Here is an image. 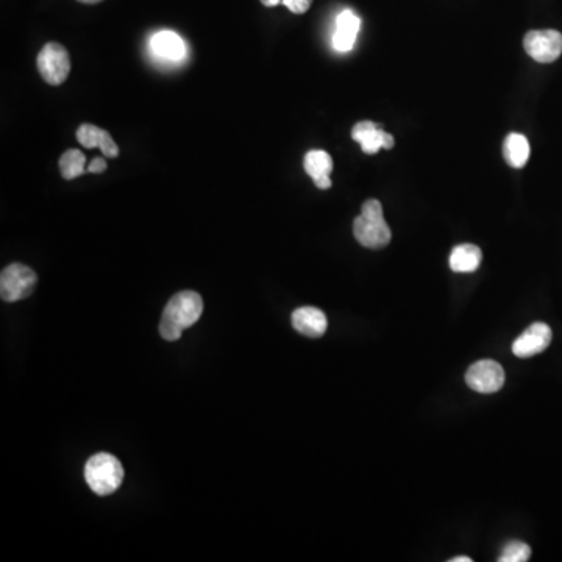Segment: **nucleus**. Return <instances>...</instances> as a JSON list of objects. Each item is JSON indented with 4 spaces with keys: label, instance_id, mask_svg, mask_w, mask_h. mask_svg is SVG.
Instances as JSON below:
<instances>
[{
    "label": "nucleus",
    "instance_id": "nucleus-5",
    "mask_svg": "<svg viewBox=\"0 0 562 562\" xmlns=\"http://www.w3.org/2000/svg\"><path fill=\"white\" fill-rule=\"evenodd\" d=\"M38 71L44 82L58 86L65 83L71 72V58L68 50L58 43H49L41 49L38 60Z\"/></svg>",
    "mask_w": 562,
    "mask_h": 562
},
{
    "label": "nucleus",
    "instance_id": "nucleus-18",
    "mask_svg": "<svg viewBox=\"0 0 562 562\" xmlns=\"http://www.w3.org/2000/svg\"><path fill=\"white\" fill-rule=\"evenodd\" d=\"M100 136H102V129L96 127V125L83 124L80 125L79 130H77V139L79 143L82 144L86 149H94V147H99Z\"/></svg>",
    "mask_w": 562,
    "mask_h": 562
},
{
    "label": "nucleus",
    "instance_id": "nucleus-16",
    "mask_svg": "<svg viewBox=\"0 0 562 562\" xmlns=\"http://www.w3.org/2000/svg\"><path fill=\"white\" fill-rule=\"evenodd\" d=\"M86 158L80 150L71 149L63 153L60 158V172L65 180H74L85 174Z\"/></svg>",
    "mask_w": 562,
    "mask_h": 562
},
{
    "label": "nucleus",
    "instance_id": "nucleus-14",
    "mask_svg": "<svg viewBox=\"0 0 562 562\" xmlns=\"http://www.w3.org/2000/svg\"><path fill=\"white\" fill-rule=\"evenodd\" d=\"M503 155H505L506 163L511 168H523L530 160V143H528V139L520 135V133H511L505 139Z\"/></svg>",
    "mask_w": 562,
    "mask_h": 562
},
{
    "label": "nucleus",
    "instance_id": "nucleus-23",
    "mask_svg": "<svg viewBox=\"0 0 562 562\" xmlns=\"http://www.w3.org/2000/svg\"><path fill=\"white\" fill-rule=\"evenodd\" d=\"M450 562H472V558H469V556H456V558L450 559Z\"/></svg>",
    "mask_w": 562,
    "mask_h": 562
},
{
    "label": "nucleus",
    "instance_id": "nucleus-3",
    "mask_svg": "<svg viewBox=\"0 0 562 562\" xmlns=\"http://www.w3.org/2000/svg\"><path fill=\"white\" fill-rule=\"evenodd\" d=\"M85 480L94 494L105 497L121 488L124 467L116 456L110 453H97L86 463Z\"/></svg>",
    "mask_w": 562,
    "mask_h": 562
},
{
    "label": "nucleus",
    "instance_id": "nucleus-13",
    "mask_svg": "<svg viewBox=\"0 0 562 562\" xmlns=\"http://www.w3.org/2000/svg\"><path fill=\"white\" fill-rule=\"evenodd\" d=\"M150 44H152L153 52L166 60L178 61L185 57V43L177 33L169 32V30H163V32L153 35Z\"/></svg>",
    "mask_w": 562,
    "mask_h": 562
},
{
    "label": "nucleus",
    "instance_id": "nucleus-8",
    "mask_svg": "<svg viewBox=\"0 0 562 562\" xmlns=\"http://www.w3.org/2000/svg\"><path fill=\"white\" fill-rule=\"evenodd\" d=\"M550 342H552V328L544 322H536L514 341L513 353L519 358H531L545 352Z\"/></svg>",
    "mask_w": 562,
    "mask_h": 562
},
{
    "label": "nucleus",
    "instance_id": "nucleus-20",
    "mask_svg": "<svg viewBox=\"0 0 562 562\" xmlns=\"http://www.w3.org/2000/svg\"><path fill=\"white\" fill-rule=\"evenodd\" d=\"M281 4L285 5L294 15H303L310 10L313 0H281Z\"/></svg>",
    "mask_w": 562,
    "mask_h": 562
},
{
    "label": "nucleus",
    "instance_id": "nucleus-12",
    "mask_svg": "<svg viewBox=\"0 0 562 562\" xmlns=\"http://www.w3.org/2000/svg\"><path fill=\"white\" fill-rule=\"evenodd\" d=\"M483 261V253L480 247L474 244H461L456 246L450 253V269L459 274H469V272L477 271Z\"/></svg>",
    "mask_w": 562,
    "mask_h": 562
},
{
    "label": "nucleus",
    "instance_id": "nucleus-22",
    "mask_svg": "<svg viewBox=\"0 0 562 562\" xmlns=\"http://www.w3.org/2000/svg\"><path fill=\"white\" fill-rule=\"evenodd\" d=\"M261 4L264 7H277V5L281 4V0H261Z\"/></svg>",
    "mask_w": 562,
    "mask_h": 562
},
{
    "label": "nucleus",
    "instance_id": "nucleus-21",
    "mask_svg": "<svg viewBox=\"0 0 562 562\" xmlns=\"http://www.w3.org/2000/svg\"><path fill=\"white\" fill-rule=\"evenodd\" d=\"M104 171H107V161L104 158H94L88 166V172H91V174H100Z\"/></svg>",
    "mask_w": 562,
    "mask_h": 562
},
{
    "label": "nucleus",
    "instance_id": "nucleus-6",
    "mask_svg": "<svg viewBox=\"0 0 562 562\" xmlns=\"http://www.w3.org/2000/svg\"><path fill=\"white\" fill-rule=\"evenodd\" d=\"M523 47L538 63H553L562 54V33L558 30H533L525 35Z\"/></svg>",
    "mask_w": 562,
    "mask_h": 562
},
{
    "label": "nucleus",
    "instance_id": "nucleus-4",
    "mask_svg": "<svg viewBox=\"0 0 562 562\" xmlns=\"http://www.w3.org/2000/svg\"><path fill=\"white\" fill-rule=\"evenodd\" d=\"M36 281L38 277L29 266L21 263L10 264L0 275V297L10 303L27 299L32 296Z\"/></svg>",
    "mask_w": 562,
    "mask_h": 562
},
{
    "label": "nucleus",
    "instance_id": "nucleus-11",
    "mask_svg": "<svg viewBox=\"0 0 562 562\" xmlns=\"http://www.w3.org/2000/svg\"><path fill=\"white\" fill-rule=\"evenodd\" d=\"M292 327L299 331L300 335L308 338H321L327 331L328 321L324 311L314 306H302L297 308L291 317Z\"/></svg>",
    "mask_w": 562,
    "mask_h": 562
},
{
    "label": "nucleus",
    "instance_id": "nucleus-7",
    "mask_svg": "<svg viewBox=\"0 0 562 562\" xmlns=\"http://www.w3.org/2000/svg\"><path fill=\"white\" fill-rule=\"evenodd\" d=\"M466 383L472 391L494 394L505 385V370L497 361L481 360L467 370Z\"/></svg>",
    "mask_w": 562,
    "mask_h": 562
},
{
    "label": "nucleus",
    "instance_id": "nucleus-19",
    "mask_svg": "<svg viewBox=\"0 0 562 562\" xmlns=\"http://www.w3.org/2000/svg\"><path fill=\"white\" fill-rule=\"evenodd\" d=\"M99 149L107 158H116L119 155V147L114 143L110 133L105 132V130H102V136H100Z\"/></svg>",
    "mask_w": 562,
    "mask_h": 562
},
{
    "label": "nucleus",
    "instance_id": "nucleus-17",
    "mask_svg": "<svg viewBox=\"0 0 562 562\" xmlns=\"http://www.w3.org/2000/svg\"><path fill=\"white\" fill-rule=\"evenodd\" d=\"M531 548L525 542L511 541L503 547L498 562H525L530 559Z\"/></svg>",
    "mask_w": 562,
    "mask_h": 562
},
{
    "label": "nucleus",
    "instance_id": "nucleus-1",
    "mask_svg": "<svg viewBox=\"0 0 562 562\" xmlns=\"http://www.w3.org/2000/svg\"><path fill=\"white\" fill-rule=\"evenodd\" d=\"M202 313L203 300L197 292H178L164 308L160 322L161 338L169 342L178 341L182 338L183 330L199 322Z\"/></svg>",
    "mask_w": 562,
    "mask_h": 562
},
{
    "label": "nucleus",
    "instance_id": "nucleus-10",
    "mask_svg": "<svg viewBox=\"0 0 562 562\" xmlns=\"http://www.w3.org/2000/svg\"><path fill=\"white\" fill-rule=\"evenodd\" d=\"M361 19L355 11L344 10L336 18L335 33L331 38V44L336 52L347 54L355 47L356 36L360 33Z\"/></svg>",
    "mask_w": 562,
    "mask_h": 562
},
{
    "label": "nucleus",
    "instance_id": "nucleus-2",
    "mask_svg": "<svg viewBox=\"0 0 562 562\" xmlns=\"http://www.w3.org/2000/svg\"><path fill=\"white\" fill-rule=\"evenodd\" d=\"M353 235L367 249H383L391 242V228L386 224L383 207L378 200L364 202L360 216L353 222Z\"/></svg>",
    "mask_w": 562,
    "mask_h": 562
},
{
    "label": "nucleus",
    "instance_id": "nucleus-24",
    "mask_svg": "<svg viewBox=\"0 0 562 562\" xmlns=\"http://www.w3.org/2000/svg\"><path fill=\"white\" fill-rule=\"evenodd\" d=\"M79 2L80 4L94 5V4H100L102 0H79Z\"/></svg>",
    "mask_w": 562,
    "mask_h": 562
},
{
    "label": "nucleus",
    "instance_id": "nucleus-9",
    "mask_svg": "<svg viewBox=\"0 0 562 562\" xmlns=\"http://www.w3.org/2000/svg\"><path fill=\"white\" fill-rule=\"evenodd\" d=\"M352 138L367 155H375L380 149H392L394 138L375 122L363 121L353 127Z\"/></svg>",
    "mask_w": 562,
    "mask_h": 562
},
{
    "label": "nucleus",
    "instance_id": "nucleus-15",
    "mask_svg": "<svg viewBox=\"0 0 562 562\" xmlns=\"http://www.w3.org/2000/svg\"><path fill=\"white\" fill-rule=\"evenodd\" d=\"M303 166H305L306 174L310 175L313 180L330 177L333 172V158L324 150H311L306 153Z\"/></svg>",
    "mask_w": 562,
    "mask_h": 562
}]
</instances>
